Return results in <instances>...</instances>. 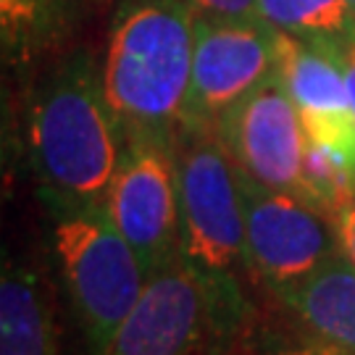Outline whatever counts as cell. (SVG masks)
<instances>
[{"label": "cell", "mask_w": 355, "mask_h": 355, "mask_svg": "<svg viewBox=\"0 0 355 355\" xmlns=\"http://www.w3.org/2000/svg\"><path fill=\"white\" fill-rule=\"evenodd\" d=\"M195 13L184 0H119L101 58L124 137L174 140L190 92Z\"/></svg>", "instance_id": "cell-4"}, {"label": "cell", "mask_w": 355, "mask_h": 355, "mask_svg": "<svg viewBox=\"0 0 355 355\" xmlns=\"http://www.w3.org/2000/svg\"><path fill=\"white\" fill-rule=\"evenodd\" d=\"M45 266L24 255L3 258L0 355H61V313Z\"/></svg>", "instance_id": "cell-12"}, {"label": "cell", "mask_w": 355, "mask_h": 355, "mask_svg": "<svg viewBox=\"0 0 355 355\" xmlns=\"http://www.w3.org/2000/svg\"><path fill=\"white\" fill-rule=\"evenodd\" d=\"M305 137L334 155L355 179V108L345 82L343 58L279 32V64Z\"/></svg>", "instance_id": "cell-10"}, {"label": "cell", "mask_w": 355, "mask_h": 355, "mask_svg": "<svg viewBox=\"0 0 355 355\" xmlns=\"http://www.w3.org/2000/svg\"><path fill=\"white\" fill-rule=\"evenodd\" d=\"M248 258L263 292L308 279L345 253L337 216L295 192L263 187L240 171Z\"/></svg>", "instance_id": "cell-5"}, {"label": "cell", "mask_w": 355, "mask_h": 355, "mask_svg": "<svg viewBox=\"0 0 355 355\" xmlns=\"http://www.w3.org/2000/svg\"><path fill=\"white\" fill-rule=\"evenodd\" d=\"M21 150L40 205L105 203L124 132L103 89L101 58L71 45L32 69Z\"/></svg>", "instance_id": "cell-2"}, {"label": "cell", "mask_w": 355, "mask_h": 355, "mask_svg": "<svg viewBox=\"0 0 355 355\" xmlns=\"http://www.w3.org/2000/svg\"><path fill=\"white\" fill-rule=\"evenodd\" d=\"M253 355H355V266L340 255L308 279L266 292L248 334Z\"/></svg>", "instance_id": "cell-6"}, {"label": "cell", "mask_w": 355, "mask_h": 355, "mask_svg": "<svg viewBox=\"0 0 355 355\" xmlns=\"http://www.w3.org/2000/svg\"><path fill=\"white\" fill-rule=\"evenodd\" d=\"M258 11L277 32L327 53L343 55L355 42L350 0H258Z\"/></svg>", "instance_id": "cell-14"}, {"label": "cell", "mask_w": 355, "mask_h": 355, "mask_svg": "<svg viewBox=\"0 0 355 355\" xmlns=\"http://www.w3.org/2000/svg\"><path fill=\"white\" fill-rule=\"evenodd\" d=\"M174 161L179 261L203 292L205 355H229L248 340L266 297L248 258L240 168L216 129L205 127H179Z\"/></svg>", "instance_id": "cell-1"}, {"label": "cell", "mask_w": 355, "mask_h": 355, "mask_svg": "<svg viewBox=\"0 0 355 355\" xmlns=\"http://www.w3.org/2000/svg\"><path fill=\"white\" fill-rule=\"evenodd\" d=\"M85 0H0V53L13 71H32L71 48Z\"/></svg>", "instance_id": "cell-13"}, {"label": "cell", "mask_w": 355, "mask_h": 355, "mask_svg": "<svg viewBox=\"0 0 355 355\" xmlns=\"http://www.w3.org/2000/svg\"><path fill=\"white\" fill-rule=\"evenodd\" d=\"M216 135L248 179L311 200L305 182L308 137L279 71L229 108Z\"/></svg>", "instance_id": "cell-9"}, {"label": "cell", "mask_w": 355, "mask_h": 355, "mask_svg": "<svg viewBox=\"0 0 355 355\" xmlns=\"http://www.w3.org/2000/svg\"><path fill=\"white\" fill-rule=\"evenodd\" d=\"M200 19H261L258 0H184Z\"/></svg>", "instance_id": "cell-15"}, {"label": "cell", "mask_w": 355, "mask_h": 355, "mask_svg": "<svg viewBox=\"0 0 355 355\" xmlns=\"http://www.w3.org/2000/svg\"><path fill=\"white\" fill-rule=\"evenodd\" d=\"M45 263L74 355H105L148 284L105 203L42 205Z\"/></svg>", "instance_id": "cell-3"}, {"label": "cell", "mask_w": 355, "mask_h": 355, "mask_svg": "<svg viewBox=\"0 0 355 355\" xmlns=\"http://www.w3.org/2000/svg\"><path fill=\"white\" fill-rule=\"evenodd\" d=\"M229 355H234V353H229Z\"/></svg>", "instance_id": "cell-19"}, {"label": "cell", "mask_w": 355, "mask_h": 355, "mask_svg": "<svg viewBox=\"0 0 355 355\" xmlns=\"http://www.w3.org/2000/svg\"><path fill=\"white\" fill-rule=\"evenodd\" d=\"M208 347L200 284L182 261L155 271L105 355H190Z\"/></svg>", "instance_id": "cell-11"}, {"label": "cell", "mask_w": 355, "mask_h": 355, "mask_svg": "<svg viewBox=\"0 0 355 355\" xmlns=\"http://www.w3.org/2000/svg\"><path fill=\"white\" fill-rule=\"evenodd\" d=\"M350 6H353V11H355V0H350Z\"/></svg>", "instance_id": "cell-18"}, {"label": "cell", "mask_w": 355, "mask_h": 355, "mask_svg": "<svg viewBox=\"0 0 355 355\" xmlns=\"http://www.w3.org/2000/svg\"><path fill=\"white\" fill-rule=\"evenodd\" d=\"M279 32L263 19L195 16L190 92L182 127L216 129L221 116L277 74Z\"/></svg>", "instance_id": "cell-7"}, {"label": "cell", "mask_w": 355, "mask_h": 355, "mask_svg": "<svg viewBox=\"0 0 355 355\" xmlns=\"http://www.w3.org/2000/svg\"><path fill=\"white\" fill-rule=\"evenodd\" d=\"M340 58H343L345 82H347V89H350V101H353V108H355V42L343 53V55H340Z\"/></svg>", "instance_id": "cell-17"}, {"label": "cell", "mask_w": 355, "mask_h": 355, "mask_svg": "<svg viewBox=\"0 0 355 355\" xmlns=\"http://www.w3.org/2000/svg\"><path fill=\"white\" fill-rule=\"evenodd\" d=\"M337 227H340L345 255L353 261L355 266V195L337 211Z\"/></svg>", "instance_id": "cell-16"}, {"label": "cell", "mask_w": 355, "mask_h": 355, "mask_svg": "<svg viewBox=\"0 0 355 355\" xmlns=\"http://www.w3.org/2000/svg\"><path fill=\"white\" fill-rule=\"evenodd\" d=\"M174 140L124 137V150L105 198L114 224L140 255L148 277L179 258Z\"/></svg>", "instance_id": "cell-8"}]
</instances>
